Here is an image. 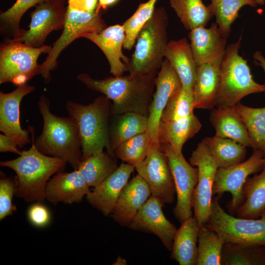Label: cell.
<instances>
[{"label":"cell","mask_w":265,"mask_h":265,"mask_svg":"<svg viewBox=\"0 0 265 265\" xmlns=\"http://www.w3.org/2000/svg\"><path fill=\"white\" fill-rule=\"evenodd\" d=\"M157 75V70L145 74H130L102 80L81 73L77 78L87 88L102 93L112 102L113 115L134 112L148 116Z\"/></svg>","instance_id":"6da1fadb"},{"label":"cell","mask_w":265,"mask_h":265,"mask_svg":"<svg viewBox=\"0 0 265 265\" xmlns=\"http://www.w3.org/2000/svg\"><path fill=\"white\" fill-rule=\"evenodd\" d=\"M31 146L22 151L16 159L1 161V166L9 168L16 174V195L26 202H43L46 199L45 189L50 177L59 172L67 163L65 160L46 155L36 147L34 129L28 126Z\"/></svg>","instance_id":"7a4b0ae2"},{"label":"cell","mask_w":265,"mask_h":265,"mask_svg":"<svg viewBox=\"0 0 265 265\" xmlns=\"http://www.w3.org/2000/svg\"><path fill=\"white\" fill-rule=\"evenodd\" d=\"M38 106L43 120L41 134L35 140L42 153L58 158L77 169L81 161L82 151L77 125L71 117H62L51 111V103L44 95L40 96Z\"/></svg>","instance_id":"3957f363"},{"label":"cell","mask_w":265,"mask_h":265,"mask_svg":"<svg viewBox=\"0 0 265 265\" xmlns=\"http://www.w3.org/2000/svg\"><path fill=\"white\" fill-rule=\"evenodd\" d=\"M112 103L106 96L96 98L92 103L82 104L68 101L65 108L76 122L80 135L81 160L92 154L109 148V125Z\"/></svg>","instance_id":"277c9868"},{"label":"cell","mask_w":265,"mask_h":265,"mask_svg":"<svg viewBox=\"0 0 265 265\" xmlns=\"http://www.w3.org/2000/svg\"><path fill=\"white\" fill-rule=\"evenodd\" d=\"M241 39L226 48L215 107L234 106L248 95L265 92V84L253 80L247 61L238 54Z\"/></svg>","instance_id":"5b68a950"},{"label":"cell","mask_w":265,"mask_h":265,"mask_svg":"<svg viewBox=\"0 0 265 265\" xmlns=\"http://www.w3.org/2000/svg\"><path fill=\"white\" fill-rule=\"evenodd\" d=\"M168 26L165 8H156L137 36L134 52L127 64L130 74H145L160 68L168 42Z\"/></svg>","instance_id":"8992f818"},{"label":"cell","mask_w":265,"mask_h":265,"mask_svg":"<svg viewBox=\"0 0 265 265\" xmlns=\"http://www.w3.org/2000/svg\"><path fill=\"white\" fill-rule=\"evenodd\" d=\"M205 225L217 233L225 242L265 246V211L258 218H239L226 212L218 199L214 198Z\"/></svg>","instance_id":"52a82bcc"},{"label":"cell","mask_w":265,"mask_h":265,"mask_svg":"<svg viewBox=\"0 0 265 265\" xmlns=\"http://www.w3.org/2000/svg\"><path fill=\"white\" fill-rule=\"evenodd\" d=\"M52 46L35 48L12 39H6L0 47V83L20 85L39 74L37 60L42 53H49Z\"/></svg>","instance_id":"ba28073f"},{"label":"cell","mask_w":265,"mask_h":265,"mask_svg":"<svg viewBox=\"0 0 265 265\" xmlns=\"http://www.w3.org/2000/svg\"><path fill=\"white\" fill-rule=\"evenodd\" d=\"M106 27L102 11L89 12L70 8L67 6L63 31L52 45L46 59L40 64L39 74L46 83L50 81L51 72L58 65L57 59L60 53L72 42L91 33L99 32Z\"/></svg>","instance_id":"9c48e42d"},{"label":"cell","mask_w":265,"mask_h":265,"mask_svg":"<svg viewBox=\"0 0 265 265\" xmlns=\"http://www.w3.org/2000/svg\"><path fill=\"white\" fill-rule=\"evenodd\" d=\"M264 154L260 150L253 149L251 156L246 160L226 167L218 168L213 186V196L219 197L229 192L232 199L227 204L230 214L234 215L244 200L243 186L248 178L256 173L265 166Z\"/></svg>","instance_id":"30bf717a"},{"label":"cell","mask_w":265,"mask_h":265,"mask_svg":"<svg viewBox=\"0 0 265 265\" xmlns=\"http://www.w3.org/2000/svg\"><path fill=\"white\" fill-rule=\"evenodd\" d=\"M189 163L197 166L198 171V181L192 198L194 216L200 226L204 225L211 213L213 186L218 167L203 140L192 152Z\"/></svg>","instance_id":"8fae6325"},{"label":"cell","mask_w":265,"mask_h":265,"mask_svg":"<svg viewBox=\"0 0 265 265\" xmlns=\"http://www.w3.org/2000/svg\"><path fill=\"white\" fill-rule=\"evenodd\" d=\"M34 6L30 15L29 29H22L19 36L12 40L38 48L44 46L52 31L63 29L67 6L66 0H43Z\"/></svg>","instance_id":"7c38bea8"},{"label":"cell","mask_w":265,"mask_h":265,"mask_svg":"<svg viewBox=\"0 0 265 265\" xmlns=\"http://www.w3.org/2000/svg\"><path fill=\"white\" fill-rule=\"evenodd\" d=\"M159 144L167 157L175 187L177 203L173 212L181 223L192 216V198L198 181V169L186 161L182 153H177L169 144Z\"/></svg>","instance_id":"4fadbf2b"},{"label":"cell","mask_w":265,"mask_h":265,"mask_svg":"<svg viewBox=\"0 0 265 265\" xmlns=\"http://www.w3.org/2000/svg\"><path fill=\"white\" fill-rule=\"evenodd\" d=\"M135 168L149 185L151 196L164 205L174 201L176 190L173 176L167 157L159 144L155 143L148 155Z\"/></svg>","instance_id":"5bb4252c"},{"label":"cell","mask_w":265,"mask_h":265,"mask_svg":"<svg viewBox=\"0 0 265 265\" xmlns=\"http://www.w3.org/2000/svg\"><path fill=\"white\" fill-rule=\"evenodd\" d=\"M35 90L26 83L13 91L0 92V131L11 138L19 148L31 141L29 130L23 129L20 122V106L22 99Z\"/></svg>","instance_id":"9a60e30c"},{"label":"cell","mask_w":265,"mask_h":265,"mask_svg":"<svg viewBox=\"0 0 265 265\" xmlns=\"http://www.w3.org/2000/svg\"><path fill=\"white\" fill-rule=\"evenodd\" d=\"M163 205L158 198L151 196L140 208L128 227L132 230L155 235L166 249L171 252L177 229L165 217L162 210Z\"/></svg>","instance_id":"2e32d148"},{"label":"cell","mask_w":265,"mask_h":265,"mask_svg":"<svg viewBox=\"0 0 265 265\" xmlns=\"http://www.w3.org/2000/svg\"><path fill=\"white\" fill-rule=\"evenodd\" d=\"M181 80L169 61L164 59L155 79L153 94L148 116V131L154 141L159 144L158 130L161 115L169 99L182 86Z\"/></svg>","instance_id":"e0dca14e"},{"label":"cell","mask_w":265,"mask_h":265,"mask_svg":"<svg viewBox=\"0 0 265 265\" xmlns=\"http://www.w3.org/2000/svg\"><path fill=\"white\" fill-rule=\"evenodd\" d=\"M96 45L106 56L110 66V72L115 77L122 76L128 71L127 64L130 58L122 52L126 39L123 25H115L106 27L99 32L84 35Z\"/></svg>","instance_id":"ac0fdd59"},{"label":"cell","mask_w":265,"mask_h":265,"mask_svg":"<svg viewBox=\"0 0 265 265\" xmlns=\"http://www.w3.org/2000/svg\"><path fill=\"white\" fill-rule=\"evenodd\" d=\"M135 167L122 163L99 185L87 194V202L104 216L111 214L124 187Z\"/></svg>","instance_id":"d6986e66"},{"label":"cell","mask_w":265,"mask_h":265,"mask_svg":"<svg viewBox=\"0 0 265 265\" xmlns=\"http://www.w3.org/2000/svg\"><path fill=\"white\" fill-rule=\"evenodd\" d=\"M90 191L82 174L74 169L71 172L59 171L50 179L46 186L45 196L54 205L60 202L71 204L81 201Z\"/></svg>","instance_id":"ffe728a7"},{"label":"cell","mask_w":265,"mask_h":265,"mask_svg":"<svg viewBox=\"0 0 265 265\" xmlns=\"http://www.w3.org/2000/svg\"><path fill=\"white\" fill-rule=\"evenodd\" d=\"M151 196L147 182L138 174L124 187L111 213L113 220L128 227L140 208Z\"/></svg>","instance_id":"44dd1931"},{"label":"cell","mask_w":265,"mask_h":265,"mask_svg":"<svg viewBox=\"0 0 265 265\" xmlns=\"http://www.w3.org/2000/svg\"><path fill=\"white\" fill-rule=\"evenodd\" d=\"M189 38L197 66L220 58L225 53L227 39L221 35L216 23L209 28L193 29Z\"/></svg>","instance_id":"7402d4cb"},{"label":"cell","mask_w":265,"mask_h":265,"mask_svg":"<svg viewBox=\"0 0 265 265\" xmlns=\"http://www.w3.org/2000/svg\"><path fill=\"white\" fill-rule=\"evenodd\" d=\"M222 58L197 66L193 88L194 108L212 110L215 107Z\"/></svg>","instance_id":"603a6c76"},{"label":"cell","mask_w":265,"mask_h":265,"mask_svg":"<svg viewBox=\"0 0 265 265\" xmlns=\"http://www.w3.org/2000/svg\"><path fill=\"white\" fill-rule=\"evenodd\" d=\"M215 135L233 140L252 148V143L246 127L235 106L214 107L210 118Z\"/></svg>","instance_id":"cb8c5ba5"},{"label":"cell","mask_w":265,"mask_h":265,"mask_svg":"<svg viewBox=\"0 0 265 265\" xmlns=\"http://www.w3.org/2000/svg\"><path fill=\"white\" fill-rule=\"evenodd\" d=\"M164 57L179 76L182 86L193 91L197 65L189 43L186 38L168 41Z\"/></svg>","instance_id":"d4e9b609"},{"label":"cell","mask_w":265,"mask_h":265,"mask_svg":"<svg viewBox=\"0 0 265 265\" xmlns=\"http://www.w3.org/2000/svg\"><path fill=\"white\" fill-rule=\"evenodd\" d=\"M200 225L191 216L181 223L173 238L170 258L180 265H196Z\"/></svg>","instance_id":"484cf974"},{"label":"cell","mask_w":265,"mask_h":265,"mask_svg":"<svg viewBox=\"0 0 265 265\" xmlns=\"http://www.w3.org/2000/svg\"><path fill=\"white\" fill-rule=\"evenodd\" d=\"M148 116L137 112H129L112 116L109 132V148L110 155L124 141L148 130Z\"/></svg>","instance_id":"4316f807"},{"label":"cell","mask_w":265,"mask_h":265,"mask_svg":"<svg viewBox=\"0 0 265 265\" xmlns=\"http://www.w3.org/2000/svg\"><path fill=\"white\" fill-rule=\"evenodd\" d=\"M201 124L193 113L184 118L160 121L158 130L159 144L170 145L177 153H182L184 144L201 128Z\"/></svg>","instance_id":"83f0119b"},{"label":"cell","mask_w":265,"mask_h":265,"mask_svg":"<svg viewBox=\"0 0 265 265\" xmlns=\"http://www.w3.org/2000/svg\"><path fill=\"white\" fill-rule=\"evenodd\" d=\"M244 200L236 211V216L256 219L265 211V165L259 174L248 178L243 186Z\"/></svg>","instance_id":"f1b7e54d"},{"label":"cell","mask_w":265,"mask_h":265,"mask_svg":"<svg viewBox=\"0 0 265 265\" xmlns=\"http://www.w3.org/2000/svg\"><path fill=\"white\" fill-rule=\"evenodd\" d=\"M115 157L103 151L96 152L81 160L77 169L89 187H96L118 167Z\"/></svg>","instance_id":"f546056e"},{"label":"cell","mask_w":265,"mask_h":265,"mask_svg":"<svg viewBox=\"0 0 265 265\" xmlns=\"http://www.w3.org/2000/svg\"><path fill=\"white\" fill-rule=\"evenodd\" d=\"M218 168L232 166L243 161L246 147L229 138L213 136L203 139Z\"/></svg>","instance_id":"4dcf8cb0"},{"label":"cell","mask_w":265,"mask_h":265,"mask_svg":"<svg viewBox=\"0 0 265 265\" xmlns=\"http://www.w3.org/2000/svg\"><path fill=\"white\" fill-rule=\"evenodd\" d=\"M170 4L184 26L190 31L205 26L213 16L202 0H170Z\"/></svg>","instance_id":"1f68e13d"},{"label":"cell","mask_w":265,"mask_h":265,"mask_svg":"<svg viewBox=\"0 0 265 265\" xmlns=\"http://www.w3.org/2000/svg\"><path fill=\"white\" fill-rule=\"evenodd\" d=\"M221 264L222 265H265V246L225 242Z\"/></svg>","instance_id":"d6a6232c"},{"label":"cell","mask_w":265,"mask_h":265,"mask_svg":"<svg viewBox=\"0 0 265 265\" xmlns=\"http://www.w3.org/2000/svg\"><path fill=\"white\" fill-rule=\"evenodd\" d=\"M155 143L147 130L121 143L114 151V155L124 163L135 167L148 155Z\"/></svg>","instance_id":"836d02e7"},{"label":"cell","mask_w":265,"mask_h":265,"mask_svg":"<svg viewBox=\"0 0 265 265\" xmlns=\"http://www.w3.org/2000/svg\"><path fill=\"white\" fill-rule=\"evenodd\" d=\"M225 241L215 232L200 226L198 238L196 265H221Z\"/></svg>","instance_id":"e575fe53"},{"label":"cell","mask_w":265,"mask_h":265,"mask_svg":"<svg viewBox=\"0 0 265 265\" xmlns=\"http://www.w3.org/2000/svg\"><path fill=\"white\" fill-rule=\"evenodd\" d=\"M257 5L253 0H211L209 6L215 17L220 33L227 39L240 8L245 5L256 7Z\"/></svg>","instance_id":"d590c367"},{"label":"cell","mask_w":265,"mask_h":265,"mask_svg":"<svg viewBox=\"0 0 265 265\" xmlns=\"http://www.w3.org/2000/svg\"><path fill=\"white\" fill-rule=\"evenodd\" d=\"M235 107L246 127L252 148L265 156V107L254 108L239 103Z\"/></svg>","instance_id":"8d00e7d4"},{"label":"cell","mask_w":265,"mask_h":265,"mask_svg":"<svg viewBox=\"0 0 265 265\" xmlns=\"http://www.w3.org/2000/svg\"><path fill=\"white\" fill-rule=\"evenodd\" d=\"M158 0H148L140 3L135 12L122 25L126 33L123 48L130 50L134 46L137 36L147 22L152 17Z\"/></svg>","instance_id":"74e56055"},{"label":"cell","mask_w":265,"mask_h":265,"mask_svg":"<svg viewBox=\"0 0 265 265\" xmlns=\"http://www.w3.org/2000/svg\"><path fill=\"white\" fill-rule=\"evenodd\" d=\"M194 108L193 91L187 90L182 85L169 99L162 112L160 121L184 118L193 113Z\"/></svg>","instance_id":"f35d334b"},{"label":"cell","mask_w":265,"mask_h":265,"mask_svg":"<svg viewBox=\"0 0 265 265\" xmlns=\"http://www.w3.org/2000/svg\"><path fill=\"white\" fill-rule=\"evenodd\" d=\"M43 0H16L15 3L0 14V31L5 36L14 39L18 36L22 29L19 24L25 13L30 8Z\"/></svg>","instance_id":"ab89813d"},{"label":"cell","mask_w":265,"mask_h":265,"mask_svg":"<svg viewBox=\"0 0 265 265\" xmlns=\"http://www.w3.org/2000/svg\"><path fill=\"white\" fill-rule=\"evenodd\" d=\"M17 178L1 176L0 179V219L11 215L17 210L12 203V199L16 194Z\"/></svg>","instance_id":"60d3db41"},{"label":"cell","mask_w":265,"mask_h":265,"mask_svg":"<svg viewBox=\"0 0 265 265\" xmlns=\"http://www.w3.org/2000/svg\"><path fill=\"white\" fill-rule=\"evenodd\" d=\"M27 215L29 221L34 225L38 227L46 225L50 220L48 210L41 204L31 206L28 210Z\"/></svg>","instance_id":"b9f144b4"},{"label":"cell","mask_w":265,"mask_h":265,"mask_svg":"<svg viewBox=\"0 0 265 265\" xmlns=\"http://www.w3.org/2000/svg\"><path fill=\"white\" fill-rule=\"evenodd\" d=\"M98 0H68V6L74 9L92 12L96 10Z\"/></svg>","instance_id":"7bdbcfd3"},{"label":"cell","mask_w":265,"mask_h":265,"mask_svg":"<svg viewBox=\"0 0 265 265\" xmlns=\"http://www.w3.org/2000/svg\"><path fill=\"white\" fill-rule=\"evenodd\" d=\"M14 141L6 135L0 134V152H12L19 155L22 153Z\"/></svg>","instance_id":"ee69618b"},{"label":"cell","mask_w":265,"mask_h":265,"mask_svg":"<svg viewBox=\"0 0 265 265\" xmlns=\"http://www.w3.org/2000/svg\"><path fill=\"white\" fill-rule=\"evenodd\" d=\"M119 0H98L97 11L105 10L107 7L116 3Z\"/></svg>","instance_id":"f6af8a7d"},{"label":"cell","mask_w":265,"mask_h":265,"mask_svg":"<svg viewBox=\"0 0 265 265\" xmlns=\"http://www.w3.org/2000/svg\"><path fill=\"white\" fill-rule=\"evenodd\" d=\"M255 63L260 65L263 69L265 73V58L260 51H256L253 54Z\"/></svg>","instance_id":"bcb514c9"},{"label":"cell","mask_w":265,"mask_h":265,"mask_svg":"<svg viewBox=\"0 0 265 265\" xmlns=\"http://www.w3.org/2000/svg\"><path fill=\"white\" fill-rule=\"evenodd\" d=\"M113 265H126L127 262L125 259L121 258L120 256H118L116 261L113 264Z\"/></svg>","instance_id":"7dc6e473"},{"label":"cell","mask_w":265,"mask_h":265,"mask_svg":"<svg viewBox=\"0 0 265 265\" xmlns=\"http://www.w3.org/2000/svg\"><path fill=\"white\" fill-rule=\"evenodd\" d=\"M257 4L261 5H264L265 4V0H253Z\"/></svg>","instance_id":"c3c4849f"},{"label":"cell","mask_w":265,"mask_h":265,"mask_svg":"<svg viewBox=\"0 0 265 265\" xmlns=\"http://www.w3.org/2000/svg\"><path fill=\"white\" fill-rule=\"evenodd\" d=\"M264 160H265V159H264Z\"/></svg>","instance_id":"681fc988"}]
</instances>
